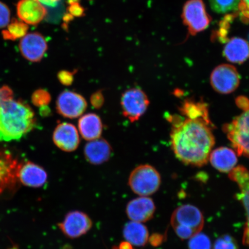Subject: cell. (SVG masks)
Here are the masks:
<instances>
[{"mask_svg":"<svg viewBox=\"0 0 249 249\" xmlns=\"http://www.w3.org/2000/svg\"><path fill=\"white\" fill-rule=\"evenodd\" d=\"M212 9L217 14L237 11L240 0H209Z\"/></svg>","mask_w":249,"mask_h":249,"instance_id":"24","label":"cell"},{"mask_svg":"<svg viewBox=\"0 0 249 249\" xmlns=\"http://www.w3.org/2000/svg\"><path fill=\"white\" fill-rule=\"evenodd\" d=\"M229 177L233 181L237 183L240 189V192L236 195V198L244 205L247 218L243 242L249 247V171L244 166L236 167L230 171Z\"/></svg>","mask_w":249,"mask_h":249,"instance_id":"12","label":"cell"},{"mask_svg":"<svg viewBox=\"0 0 249 249\" xmlns=\"http://www.w3.org/2000/svg\"><path fill=\"white\" fill-rule=\"evenodd\" d=\"M211 83L216 92L229 94L237 89L240 84V76L233 65L222 64L212 72Z\"/></svg>","mask_w":249,"mask_h":249,"instance_id":"8","label":"cell"},{"mask_svg":"<svg viewBox=\"0 0 249 249\" xmlns=\"http://www.w3.org/2000/svg\"><path fill=\"white\" fill-rule=\"evenodd\" d=\"M36 124L33 109L12 96L0 99V142L18 140Z\"/></svg>","mask_w":249,"mask_h":249,"instance_id":"2","label":"cell"},{"mask_svg":"<svg viewBox=\"0 0 249 249\" xmlns=\"http://www.w3.org/2000/svg\"><path fill=\"white\" fill-rule=\"evenodd\" d=\"M118 249H134L132 247V245L130 244L128 242H121Z\"/></svg>","mask_w":249,"mask_h":249,"instance_id":"35","label":"cell"},{"mask_svg":"<svg viewBox=\"0 0 249 249\" xmlns=\"http://www.w3.org/2000/svg\"><path fill=\"white\" fill-rule=\"evenodd\" d=\"M162 241L163 236L160 234H157V233L152 235L151 238H149V242L154 247H158V246L160 245L162 243Z\"/></svg>","mask_w":249,"mask_h":249,"instance_id":"33","label":"cell"},{"mask_svg":"<svg viewBox=\"0 0 249 249\" xmlns=\"http://www.w3.org/2000/svg\"><path fill=\"white\" fill-rule=\"evenodd\" d=\"M68 14L73 17H82L85 14V9L79 2L73 3L69 5L68 8Z\"/></svg>","mask_w":249,"mask_h":249,"instance_id":"32","label":"cell"},{"mask_svg":"<svg viewBox=\"0 0 249 249\" xmlns=\"http://www.w3.org/2000/svg\"><path fill=\"white\" fill-rule=\"evenodd\" d=\"M171 224L180 239L191 238L203 228L204 217L201 211L192 205L177 208L171 216Z\"/></svg>","mask_w":249,"mask_h":249,"instance_id":"3","label":"cell"},{"mask_svg":"<svg viewBox=\"0 0 249 249\" xmlns=\"http://www.w3.org/2000/svg\"><path fill=\"white\" fill-rule=\"evenodd\" d=\"M113 153V148L110 143L103 138L89 142L84 148V155L86 160L93 165H100L107 162Z\"/></svg>","mask_w":249,"mask_h":249,"instance_id":"16","label":"cell"},{"mask_svg":"<svg viewBox=\"0 0 249 249\" xmlns=\"http://www.w3.org/2000/svg\"><path fill=\"white\" fill-rule=\"evenodd\" d=\"M19 165L10 154L0 152V194L14 186Z\"/></svg>","mask_w":249,"mask_h":249,"instance_id":"18","label":"cell"},{"mask_svg":"<svg viewBox=\"0 0 249 249\" xmlns=\"http://www.w3.org/2000/svg\"><path fill=\"white\" fill-rule=\"evenodd\" d=\"M149 105L148 96L139 88L126 90L121 98L123 116L131 123H135L144 114Z\"/></svg>","mask_w":249,"mask_h":249,"instance_id":"7","label":"cell"},{"mask_svg":"<svg viewBox=\"0 0 249 249\" xmlns=\"http://www.w3.org/2000/svg\"><path fill=\"white\" fill-rule=\"evenodd\" d=\"M18 249L16 248H12V249Z\"/></svg>","mask_w":249,"mask_h":249,"instance_id":"37","label":"cell"},{"mask_svg":"<svg viewBox=\"0 0 249 249\" xmlns=\"http://www.w3.org/2000/svg\"><path fill=\"white\" fill-rule=\"evenodd\" d=\"M54 144L61 151H76L80 143L79 132L72 124L61 123L57 124L53 133Z\"/></svg>","mask_w":249,"mask_h":249,"instance_id":"13","label":"cell"},{"mask_svg":"<svg viewBox=\"0 0 249 249\" xmlns=\"http://www.w3.org/2000/svg\"><path fill=\"white\" fill-rule=\"evenodd\" d=\"M37 1L45 7L47 6L49 7H55L60 2V0H37Z\"/></svg>","mask_w":249,"mask_h":249,"instance_id":"34","label":"cell"},{"mask_svg":"<svg viewBox=\"0 0 249 249\" xmlns=\"http://www.w3.org/2000/svg\"><path fill=\"white\" fill-rule=\"evenodd\" d=\"M18 178L24 185L31 188H40L46 183L48 174L38 164L27 161L18 166Z\"/></svg>","mask_w":249,"mask_h":249,"instance_id":"15","label":"cell"},{"mask_svg":"<svg viewBox=\"0 0 249 249\" xmlns=\"http://www.w3.org/2000/svg\"><path fill=\"white\" fill-rule=\"evenodd\" d=\"M74 71L62 70L57 74V78L61 85L65 86H70L74 82Z\"/></svg>","mask_w":249,"mask_h":249,"instance_id":"29","label":"cell"},{"mask_svg":"<svg viewBox=\"0 0 249 249\" xmlns=\"http://www.w3.org/2000/svg\"><path fill=\"white\" fill-rule=\"evenodd\" d=\"M10 21V9L4 2L0 1V29L7 27Z\"/></svg>","mask_w":249,"mask_h":249,"instance_id":"28","label":"cell"},{"mask_svg":"<svg viewBox=\"0 0 249 249\" xmlns=\"http://www.w3.org/2000/svg\"><path fill=\"white\" fill-rule=\"evenodd\" d=\"M6 27L7 28L2 31L3 38L11 41L23 38L27 35L29 29V25L17 18H14Z\"/></svg>","mask_w":249,"mask_h":249,"instance_id":"23","label":"cell"},{"mask_svg":"<svg viewBox=\"0 0 249 249\" xmlns=\"http://www.w3.org/2000/svg\"><path fill=\"white\" fill-rule=\"evenodd\" d=\"M33 100L38 107H46L51 101V95L46 90L39 89L34 93Z\"/></svg>","mask_w":249,"mask_h":249,"instance_id":"27","label":"cell"},{"mask_svg":"<svg viewBox=\"0 0 249 249\" xmlns=\"http://www.w3.org/2000/svg\"><path fill=\"white\" fill-rule=\"evenodd\" d=\"M78 129L82 138L90 142L101 138L103 123L100 117L95 113H88L80 117Z\"/></svg>","mask_w":249,"mask_h":249,"instance_id":"20","label":"cell"},{"mask_svg":"<svg viewBox=\"0 0 249 249\" xmlns=\"http://www.w3.org/2000/svg\"><path fill=\"white\" fill-rule=\"evenodd\" d=\"M65 236L75 239L86 234L92 227V222L85 213L73 211L67 214L65 219L58 225Z\"/></svg>","mask_w":249,"mask_h":249,"instance_id":"10","label":"cell"},{"mask_svg":"<svg viewBox=\"0 0 249 249\" xmlns=\"http://www.w3.org/2000/svg\"><path fill=\"white\" fill-rule=\"evenodd\" d=\"M185 117L173 120L171 133L173 151L185 164L204 166L214 144L209 117Z\"/></svg>","mask_w":249,"mask_h":249,"instance_id":"1","label":"cell"},{"mask_svg":"<svg viewBox=\"0 0 249 249\" xmlns=\"http://www.w3.org/2000/svg\"><path fill=\"white\" fill-rule=\"evenodd\" d=\"M160 174L148 164L139 165L130 173L128 184L135 194L147 197L157 192L160 186Z\"/></svg>","mask_w":249,"mask_h":249,"instance_id":"4","label":"cell"},{"mask_svg":"<svg viewBox=\"0 0 249 249\" xmlns=\"http://www.w3.org/2000/svg\"><path fill=\"white\" fill-rule=\"evenodd\" d=\"M211 163L218 171L229 173L237 163L235 152L227 147H220L211 152L209 157Z\"/></svg>","mask_w":249,"mask_h":249,"instance_id":"21","label":"cell"},{"mask_svg":"<svg viewBox=\"0 0 249 249\" xmlns=\"http://www.w3.org/2000/svg\"><path fill=\"white\" fill-rule=\"evenodd\" d=\"M20 52L27 60L38 62L42 60L48 51V43L41 34L34 32L27 34L20 39Z\"/></svg>","mask_w":249,"mask_h":249,"instance_id":"11","label":"cell"},{"mask_svg":"<svg viewBox=\"0 0 249 249\" xmlns=\"http://www.w3.org/2000/svg\"><path fill=\"white\" fill-rule=\"evenodd\" d=\"M153 200L147 197L133 199L127 204L126 213L129 219L133 222H147L153 217L155 211Z\"/></svg>","mask_w":249,"mask_h":249,"instance_id":"17","label":"cell"},{"mask_svg":"<svg viewBox=\"0 0 249 249\" xmlns=\"http://www.w3.org/2000/svg\"><path fill=\"white\" fill-rule=\"evenodd\" d=\"M224 130L236 153L249 158V108L226 124Z\"/></svg>","mask_w":249,"mask_h":249,"instance_id":"5","label":"cell"},{"mask_svg":"<svg viewBox=\"0 0 249 249\" xmlns=\"http://www.w3.org/2000/svg\"><path fill=\"white\" fill-rule=\"evenodd\" d=\"M124 237L127 242L136 247H144L148 241V231L144 225L139 222H130L124 226Z\"/></svg>","mask_w":249,"mask_h":249,"instance_id":"22","label":"cell"},{"mask_svg":"<svg viewBox=\"0 0 249 249\" xmlns=\"http://www.w3.org/2000/svg\"><path fill=\"white\" fill-rule=\"evenodd\" d=\"M238 10L243 22L249 23V0H240Z\"/></svg>","mask_w":249,"mask_h":249,"instance_id":"31","label":"cell"},{"mask_svg":"<svg viewBox=\"0 0 249 249\" xmlns=\"http://www.w3.org/2000/svg\"><path fill=\"white\" fill-rule=\"evenodd\" d=\"M17 13L18 18L24 23L36 26L45 19L48 11L37 0H18Z\"/></svg>","mask_w":249,"mask_h":249,"instance_id":"14","label":"cell"},{"mask_svg":"<svg viewBox=\"0 0 249 249\" xmlns=\"http://www.w3.org/2000/svg\"><path fill=\"white\" fill-rule=\"evenodd\" d=\"M213 249H238V245L232 236L225 235L216 239Z\"/></svg>","mask_w":249,"mask_h":249,"instance_id":"26","label":"cell"},{"mask_svg":"<svg viewBox=\"0 0 249 249\" xmlns=\"http://www.w3.org/2000/svg\"><path fill=\"white\" fill-rule=\"evenodd\" d=\"M182 18L190 35L196 34L209 27L211 18L202 0H188L183 7Z\"/></svg>","mask_w":249,"mask_h":249,"instance_id":"6","label":"cell"},{"mask_svg":"<svg viewBox=\"0 0 249 249\" xmlns=\"http://www.w3.org/2000/svg\"><path fill=\"white\" fill-rule=\"evenodd\" d=\"M189 249H211L210 239L204 233L198 232L190 238Z\"/></svg>","mask_w":249,"mask_h":249,"instance_id":"25","label":"cell"},{"mask_svg":"<svg viewBox=\"0 0 249 249\" xmlns=\"http://www.w3.org/2000/svg\"><path fill=\"white\" fill-rule=\"evenodd\" d=\"M90 103L95 109H100L105 104V97L102 90L93 92L90 97Z\"/></svg>","mask_w":249,"mask_h":249,"instance_id":"30","label":"cell"},{"mask_svg":"<svg viewBox=\"0 0 249 249\" xmlns=\"http://www.w3.org/2000/svg\"><path fill=\"white\" fill-rule=\"evenodd\" d=\"M87 102L79 93L65 90L58 95L55 103L56 110L62 117L74 119L83 116L87 110Z\"/></svg>","mask_w":249,"mask_h":249,"instance_id":"9","label":"cell"},{"mask_svg":"<svg viewBox=\"0 0 249 249\" xmlns=\"http://www.w3.org/2000/svg\"><path fill=\"white\" fill-rule=\"evenodd\" d=\"M223 54L232 63H244L249 58V43L239 37H233L226 42Z\"/></svg>","mask_w":249,"mask_h":249,"instance_id":"19","label":"cell"},{"mask_svg":"<svg viewBox=\"0 0 249 249\" xmlns=\"http://www.w3.org/2000/svg\"><path fill=\"white\" fill-rule=\"evenodd\" d=\"M67 1L68 2V4H69V5H70L71 4H73V3L79 2V0H67Z\"/></svg>","mask_w":249,"mask_h":249,"instance_id":"36","label":"cell"}]
</instances>
